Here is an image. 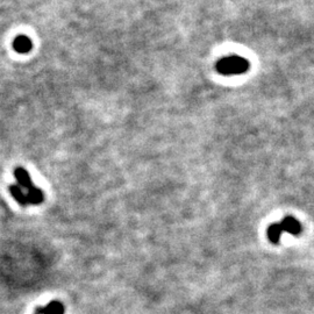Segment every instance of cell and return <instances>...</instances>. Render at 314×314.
Returning <instances> with one entry per match:
<instances>
[{
	"label": "cell",
	"mask_w": 314,
	"mask_h": 314,
	"mask_svg": "<svg viewBox=\"0 0 314 314\" xmlns=\"http://www.w3.org/2000/svg\"><path fill=\"white\" fill-rule=\"evenodd\" d=\"M14 177H16L18 185H19L21 189H25L28 191L29 189L34 186L31 175H29L28 171L23 167L16 168V170H14Z\"/></svg>",
	"instance_id": "cell-3"
},
{
	"label": "cell",
	"mask_w": 314,
	"mask_h": 314,
	"mask_svg": "<svg viewBox=\"0 0 314 314\" xmlns=\"http://www.w3.org/2000/svg\"><path fill=\"white\" fill-rule=\"evenodd\" d=\"M64 305L58 300H53L45 307L36 308L35 314H64Z\"/></svg>",
	"instance_id": "cell-5"
},
{
	"label": "cell",
	"mask_w": 314,
	"mask_h": 314,
	"mask_svg": "<svg viewBox=\"0 0 314 314\" xmlns=\"http://www.w3.org/2000/svg\"><path fill=\"white\" fill-rule=\"evenodd\" d=\"M280 227H282L283 232L290 233L292 235H299L302 232V226L300 222H299L297 219L291 217V215H287L283 219L282 221L279 222Z\"/></svg>",
	"instance_id": "cell-2"
},
{
	"label": "cell",
	"mask_w": 314,
	"mask_h": 314,
	"mask_svg": "<svg viewBox=\"0 0 314 314\" xmlns=\"http://www.w3.org/2000/svg\"><path fill=\"white\" fill-rule=\"evenodd\" d=\"M215 69L219 74L224 76L242 75L249 69V62L244 57L232 55V56L224 57L218 61V63L215 64Z\"/></svg>",
	"instance_id": "cell-1"
},
{
	"label": "cell",
	"mask_w": 314,
	"mask_h": 314,
	"mask_svg": "<svg viewBox=\"0 0 314 314\" xmlns=\"http://www.w3.org/2000/svg\"><path fill=\"white\" fill-rule=\"evenodd\" d=\"M283 233L284 232H283V229H282V227H280L279 224H272V225H270L269 228H268L269 240L275 244L279 242V240H280V237H282Z\"/></svg>",
	"instance_id": "cell-8"
},
{
	"label": "cell",
	"mask_w": 314,
	"mask_h": 314,
	"mask_svg": "<svg viewBox=\"0 0 314 314\" xmlns=\"http://www.w3.org/2000/svg\"><path fill=\"white\" fill-rule=\"evenodd\" d=\"M9 191L11 193V196L13 197L14 200L19 204L20 206H27L28 202H27V197L26 193L24 192V190L20 188L19 185H10L9 186Z\"/></svg>",
	"instance_id": "cell-7"
},
{
	"label": "cell",
	"mask_w": 314,
	"mask_h": 314,
	"mask_svg": "<svg viewBox=\"0 0 314 314\" xmlns=\"http://www.w3.org/2000/svg\"><path fill=\"white\" fill-rule=\"evenodd\" d=\"M28 205H40L45 202V193L40 188L33 186L26 193Z\"/></svg>",
	"instance_id": "cell-6"
},
{
	"label": "cell",
	"mask_w": 314,
	"mask_h": 314,
	"mask_svg": "<svg viewBox=\"0 0 314 314\" xmlns=\"http://www.w3.org/2000/svg\"><path fill=\"white\" fill-rule=\"evenodd\" d=\"M33 48L32 40L26 35H19L14 39L13 49L19 54H28Z\"/></svg>",
	"instance_id": "cell-4"
}]
</instances>
